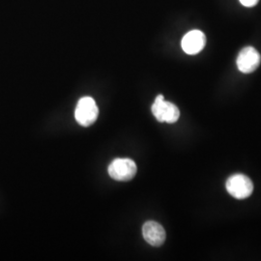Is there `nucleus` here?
<instances>
[{
    "label": "nucleus",
    "mask_w": 261,
    "mask_h": 261,
    "mask_svg": "<svg viewBox=\"0 0 261 261\" xmlns=\"http://www.w3.org/2000/svg\"><path fill=\"white\" fill-rule=\"evenodd\" d=\"M99 115V109L93 98L84 97L82 98L75 108V117L76 122L84 126L88 127L97 120Z\"/></svg>",
    "instance_id": "nucleus-1"
},
{
    "label": "nucleus",
    "mask_w": 261,
    "mask_h": 261,
    "mask_svg": "<svg viewBox=\"0 0 261 261\" xmlns=\"http://www.w3.org/2000/svg\"><path fill=\"white\" fill-rule=\"evenodd\" d=\"M152 113L159 122H167L169 124L178 121L180 112L174 103L167 102L163 95H158L152 105Z\"/></svg>",
    "instance_id": "nucleus-2"
},
{
    "label": "nucleus",
    "mask_w": 261,
    "mask_h": 261,
    "mask_svg": "<svg viewBox=\"0 0 261 261\" xmlns=\"http://www.w3.org/2000/svg\"><path fill=\"white\" fill-rule=\"evenodd\" d=\"M226 190L230 196L237 199H245L253 192V184L248 176L238 173L234 174L226 181Z\"/></svg>",
    "instance_id": "nucleus-3"
},
{
    "label": "nucleus",
    "mask_w": 261,
    "mask_h": 261,
    "mask_svg": "<svg viewBox=\"0 0 261 261\" xmlns=\"http://www.w3.org/2000/svg\"><path fill=\"white\" fill-rule=\"evenodd\" d=\"M137 171V165L130 159H115L109 167L110 176L116 181H130Z\"/></svg>",
    "instance_id": "nucleus-4"
},
{
    "label": "nucleus",
    "mask_w": 261,
    "mask_h": 261,
    "mask_svg": "<svg viewBox=\"0 0 261 261\" xmlns=\"http://www.w3.org/2000/svg\"><path fill=\"white\" fill-rule=\"evenodd\" d=\"M261 56L259 53L252 47H246L239 53L236 63L240 72L251 74L260 65Z\"/></svg>",
    "instance_id": "nucleus-5"
},
{
    "label": "nucleus",
    "mask_w": 261,
    "mask_h": 261,
    "mask_svg": "<svg viewBox=\"0 0 261 261\" xmlns=\"http://www.w3.org/2000/svg\"><path fill=\"white\" fill-rule=\"evenodd\" d=\"M181 45L187 55L194 56L200 53L205 47V35L200 30L189 31L182 39Z\"/></svg>",
    "instance_id": "nucleus-6"
},
{
    "label": "nucleus",
    "mask_w": 261,
    "mask_h": 261,
    "mask_svg": "<svg viewBox=\"0 0 261 261\" xmlns=\"http://www.w3.org/2000/svg\"><path fill=\"white\" fill-rule=\"evenodd\" d=\"M142 235L145 241L153 247H160L166 241V231L161 224L148 221L142 226Z\"/></svg>",
    "instance_id": "nucleus-7"
},
{
    "label": "nucleus",
    "mask_w": 261,
    "mask_h": 261,
    "mask_svg": "<svg viewBox=\"0 0 261 261\" xmlns=\"http://www.w3.org/2000/svg\"><path fill=\"white\" fill-rule=\"evenodd\" d=\"M259 0H240L241 4L246 7H253L258 3Z\"/></svg>",
    "instance_id": "nucleus-8"
}]
</instances>
